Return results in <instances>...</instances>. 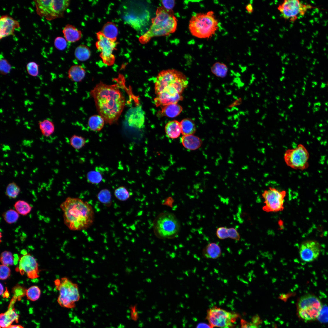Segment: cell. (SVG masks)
I'll list each match as a JSON object with an SVG mask.
<instances>
[{
    "mask_svg": "<svg viewBox=\"0 0 328 328\" xmlns=\"http://www.w3.org/2000/svg\"><path fill=\"white\" fill-rule=\"evenodd\" d=\"M15 210L19 214L26 216L31 211L32 207L26 201L23 200L17 201L14 205Z\"/></svg>",
    "mask_w": 328,
    "mask_h": 328,
    "instance_id": "obj_33",
    "label": "cell"
},
{
    "mask_svg": "<svg viewBox=\"0 0 328 328\" xmlns=\"http://www.w3.org/2000/svg\"><path fill=\"white\" fill-rule=\"evenodd\" d=\"M320 251V246L317 241L308 240L302 242L299 250V256L303 261L310 262L318 258Z\"/></svg>",
    "mask_w": 328,
    "mask_h": 328,
    "instance_id": "obj_15",
    "label": "cell"
},
{
    "mask_svg": "<svg viewBox=\"0 0 328 328\" xmlns=\"http://www.w3.org/2000/svg\"><path fill=\"white\" fill-rule=\"evenodd\" d=\"M104 35L108 39L116 42L118 34V29L114 22H108L103 26L101 31Z\"/></svg>",
    "mask_w": 328,
    "mask_h": 328,
    "instance_id": "obj_26",
    "label": "cell"
},
{
    "mask_svg": "<svg viewBox=\"0 0 328 328\" xmlns=\"http://www.w3.org/2000/svg\"><path fill=\"white\" fill-rule=\"evenodd\" d=\"M99 115L106 124L116 123L124 108L125 97L117 84L100 81L90 92Z\"/></svg>",
    "mask_w": 328,
    "mask_h": 328,
    "instance_id": "obj_1",
    "label": "cell"
},
{
    "mask_svg": "<svg viewBox=\"0 0 328 328\" xmlns=\"http://www.w3.org/2000/svg\"><path fill=\"white\" fill-rule=\"evenodd\" d=\"M202 254L207 259H216L220 257L221 254L220 246L215 243H210L203 249Z\"/></svg>",
    "mask_w": 328,
    "mask_h": 328,
    "instance_id": "obj_21",
    "label": "cell"
},
{
    "mask_svg": "<svg viewBox=\"0 0 328 328\" xmlns=\"http://www.w3.org/2000/svg\"><path fill=\"white\" fill-rule=\"evenodd\" d=\"M306 7L298 0H285L278 7L282 17L291 22L296 19L299 15L304 14Z\"/></svg>",
    "mask_w": 328,
    "mask_h": 328,
    "instance_id": "obj_14",
    "label": "cell"
},
{
    "mask_svg": "<svg viewBox=\"0 0 328 328\" xmlns=\"http://www.w3.org/2000/svg\"><path fill=\"white\" fill-rule=\"evenodd\" d=\"M60 207L63 213L64 223L71 231L86 230L93 223V207L80 198L68 197L61 203Z\"/></svg>",
    "mask_w": 328,
    "mask_h": 328,
    "instance_id": "obj_2",
    "label": "cell"
},
{
    "mask_svg": "<svg viewBox=\"0 0 328 328\" xmlns=\"http://www.w3.org/2000/svg\"><path fill=\"white\" fill-rule=\"evenodd\" d=\"M22 275L26 273L27 276L31 279L39 277L38 263L35 259L29 254L24 255L20 259L19 266L16 269Z\"/></svg>",
    "mask_w": 328,
    "mask_h": 328,
    "instance_id": "obj_16",
    "label": "cell"
},
{
    "mask_svg": "<svg viewBox=\"0 0 328 328\" xmlns=\"http://www.w3.org/2000/svg\"><path fill=\"white\" fill-rule=\"evenodd\" d=\"M39 125L42 134L46 137H48L52 134L55 129L53 122L48 119L39 121Z\"/></svg>",
    "mask_w": 328,
    "mask_h": 328,
    "instance_id": "obj_30",
    "label": "cell"
},
{
    "mask_svg": "<svg viewBox=\"0 0 328 328\" xmlns=\"http://www.w3.org/2000/svg\"><path fill=\"white\" fill-rule=\"evenodd\" d=\"M238 317V314L235 313L215 306L207 310L206 319L213 328H229L233 326Z\"/></svg>",
    "mask_w": 328,
    "mask_h": 328,
    "instance_id": "obj_11",
    "label": "cell"
},
{
    "mask_svg": "<svg viewBox=\"0 0 328 328\" xmlns=\"http://www.w3.org/2000/svg\"><path fill=\"white\" fill-rule=\"evenodd\" d=\"M327 86H328V84H327Z\"/></svg>",
    "mask_w": 328,
    "mask_h": 328,
    "instance_id": "obj_58",
    "label": "cell"
},
{
    "mask_svg": "<svg viewBox=\"0 0 328 328\" xmlns=\"http://www.w3.org/2000/svg\"><path fill=\"white\" fill-rule=\"evenodd\" d=\"M87 181L92 184H97L101 182L102 179V176L97 170H91L87 174Z\"/></svg>",
    "mask_w": 328,
    "mask_h": 328,
    "instance_id": "obj_40",
    "label": "cell"
},
{
    "mask_svg": "<svg viewBox=\"0 0 328 328\" xmlns=\"http://www.w3.org/2000/svg\"><path fill=\"white\" fill-rule=\"evenodd\" d=\"M14 258L10 252L5 251L1 255L0 261L2 265L6 266L12 265L14 263Z\"/></svg>",
    "mask_w": 328,
    "mask_h": 328,
    "instance_id": "obj_42",
    "label": "cell"
},
{
    "mask_svg": "<svg viewBox=\"0 0 328 328\" xmlns=\"http://www.w3.org/2000/svg\"><path fill=\"white\" fill-rule=\"evenodd\" d=\"M26 295L28 299L33 301L38 300L41 295V291L37 286H32L26 289Z\"/></svg>",
    "mask_w": 328,
    "mask_h": 328,
    "instance_id": "obj_39",
    "label": "cell"
},
{
    "mask_svg": "<svg viewBox=\"0 0 328 328\" xmlns=\"http://www.w3.org/2000/svg\"><path fill=\"white\" fill-rule=\"evenodd\" d=\"M286 192L280 191L272 187H269L262 194L264 199L265 205L263 210L267 212H276L282 211L284 209V199Z\"/></svg>",
    "mask_w": 328,
    "mask_h": 328,
    "instance_id": "obj_12",
    "label": "cell"
},
{
    "mask_svg": "<svg viewBox=\"0 0 328 328\" xmlns=\"http://www.w3.org/2000/svg\"><path fill=\"white\" fill-rule=\"evenodd\" d=\"M309 156L306 148L300 144L295 148L287 149L285 152L284 159L287 166L290 168L303 170L309 167Z\"/></svg>",
    "mask_w": 328,
    "mask_h": 328,
    "instance_id": "obj_10",
    "label": "cell"
},
{
    "mask_svg": "<svg viewBox=\"0 0 328 328\" xmlns=\"http://www.w3.org/2000/svg\"><path fill=\"white\" fill-rule=\"evenodd\" d=\"M97 198L100 202L106 206H110L111 203V196L108 189L101 190L98 193Z\"/></svg>",
    "mask_w": 328,
    "mask_h": 328,
    "instance_id": "obj_38",
    "label": "cell"
},
{
    "mask_svg": "<svg viewBox=\"0 0 328 328\" xmlns=\"http://www.w3.org/2000/svg\"><path fill=\"white\" fill-rule=\"evenodd\" d=\"M12 307L9 306V310L5 313H1L0 316L1 328H6L11 325L14 321L17 322L19 316L15 313Z\"/></svg>",
    "mask_w": 328,
    "mask_h": 328,
    "instance_id": "obj_22",
    "label": "cell"
},
{
    "mask_svg": "<svg viewBox=\"0 0 328 328\" xmlns=\"http://www.w3.org/2000/svg\"><path fill=\"white\" fill-rule=\"evenodd\" d=\"M211 71L212 72L217 76L224 77L227 74L228 68L224 63L217 62L212 66Z\"/></svg>",
    "mask_w": 328,
    "mask_h": 328,
    "instance_id": "obj_34",
    "label": "cell"
},
{
    "mask_svg": "<svg viewBox=\"0 0 328 328\" xmlns=\"http://www.w3.org/2000/svg\"><path fill=\"white\" fill-rule=\"evenodd\" d=\"M245 9L247 12L249 14H251L253 12L254 9L252 5L250 3H248L246 6Z\"/></svg>",
    "mask_w": 328,
    "mask_h": 328,
    "instance_id": "obj_52",
    "label": "cell"
},
{
    "mask_svg": "<svg viewBox=\"0 0 328 328\" xmlns=\"http://www.w3.org/2000/svg\"><path fill=\"white\" fill-rule=\"evenodd\" d=\"M86 74V71L81 65H75L72 66L68 72V77L72 81L80 82L82 80Z\"/></svg>",
    "mask_w": 328,
    "mask_h": 328,
    "instance_id": "obj_25",
    "label": "cell"
},
{
    "mask_svg": "<svg viewBox=\"0 0 328 328\" xmlns=\"http://www.w3.org/2000/svg\"><path fill=\"white\" fill-rule=\"evenodd\" d=\"M241 328H258L256 324V323L253 321L252 322H249L246 321L242 319L241 321Z\"/></svg>",
    "mask_w": 328,
    "mask_h": 328,
    "instance_id": "obj_49",
    "label": "cell"
},
{
    "mask_svg": "<svg viewBox=\"0 0 328 328\" xmlns=\"http://www.w3.org/2000/svg\"><path fill=\"white\" fill-rule=\"evenodd\" d=\"M14 256L15 258H14V263L15 265H16L17 264V261L19 260V258L17 254L14 255Z\"/></svg>",
    "mask_w": 328,
    "mask_h": 328,
    "instance_id": "obj_55",
    "label": "cell"
},
{
    "mask_svg": "<svg viewBox=\"0 0 328 328\" xmlns=\"http://www.w3.org/2000/svg\"><path fill=\"white\" fill-rule=\"evenodd\" d=\"M4 290V288L3 285L1 283H0V294L2 295V294Z\"/></svg>",
    "mask_w": 328,
    "mask_h": 328,
    "instance_id": "obj_56",
    "label": "cell"
},
{
    "mask_svg": "<svg viewBox=\"0 0 328 328\" xmlns=\"http://www.w3.org/2000/svg\"><path fill=\"white\" fill-rule=\"evenodd\" d=\"M21 253L24 255L27 254V252L26 250H22Z\"/></svg>",
    "mask_w": 328,
    "mask_h": 328,
    "instance_id": "obj_57",
    "label": "cell"
},
{
    "mask_svg": "<svg viewBox=\"0 0 328 328\" xmlns=\"http://www.w3.org/2000/svg\"><path fill=\"white\" fill-rule=\"evenodd\" d=\"M181 133L183 136L193 135L196 132L195 124L191 119L185 118L180 122Z\"/></svg>",
    "mask_w": 328,
    "mask_h": 328,
    "instance_id": "obj_31",
    "label": "cell"
},
{
    "mask_svg": "<svg viewBox=\"0 0 328 328\" xmlns=\"http://www.w3.org/2000/svg\"><path fill=\"white\" fill-rule=\"evenodd\" d=\"M20 28L17 20L8 15H2L0 19V39L14 35L15 30Z\"/></svg>",
    "mask_w": 328,
    "mask_h": 328,
    "instance_id": "obj_17",
    "label": "cell"
},
{
    "mask_svg": "<svg viewBox=\"0 0 328 328\" xmlns=\"http://www.w3.org/2000/svg\"><path fill=\"white\" fill-rule=\"evenodd\" d=\"M115 197L121 201H125L128 199L130 196V193L124 186H120L116 189L114 191Z\"/></svg>",
    "mask_w": 328,
    "mask_h": 328,
    "instance_id": "obj_41",
    "label": "cell"
},
{
    "mask_svg": "<svg viewBox=\"0 0 328 328\" xmlns=\"http://www.w3.org/2000/svg\"><path fill=\"white\" fill-rule=\"evenodd\" d=\"M126 114V119L129 126L138 128L143 126L145 122L144 114L140 106L131 108Z\"/></svg>",
    "mask_w": 328,
    "mask_h": 328,
    "instance_id": "obj_18",
    "label": "cell"
},
{
    "mask_svg": "<svg viewBox=\"0 0 328 328\" xmlns=\"http://www.w3.org/2000/svg\"><path fill=\"white\" fill-rule=\"evenodd\" d=\"M34 2L37 14L48 20L63 17L70 3L68 0H36Z\"/></svg>",
    "mask_w": 328,
    "mask_h": 328,
    "instance_id": "obj_8",
    "label": "cell"
},
{
    "mask_svg": "<svg viewBox=\"0 0 328 328\" xmlns=\"http://www.w3.org/2000/svg\"><path fill=\"white\" fill-rule=\"evenodd\" d=\"M96 36L97 41L95 46L101 52L100 57L106 65L109 66L113 65L115 58L113 52L116 50L117 43L106 37L101 31L97 32Z\"/></svg>",
    "mask_w": 328,
    "mask_h": 328,
    "instance_id": "obj_13",
    "label": "cell"
},
{
    "mask_svg": "<svg viewBox=\"0 0 328 328\" xmlns=\"http://www.w3.org/2000/svg\"><path fill=\"white\" fill-rule=\"evenodd\" d=\"M70 145L73 148L79 150L85 146L86 140L82 136L74 135L70 137Z\"/></svg>",
    "mask_w": 328,
    "mask_h": 328,
    "instance_id": "obj_35",
    "label": "cell"
},
{
    "mask_svg": "<svg viewBox=\"0 0 328 328\" xmlns=\"http://www.w3.org/2000/svg\"><path fill=\"white\" fill-rule=\"evenodd\" d=\"M6 328H24L22 326L18 325H11Z\"/></svg>",
    "mask_w": 328,
    "mask_h": 328,
    "instance_id": "obj_53",
    "label": "cell"
},
{
    "mask_svg": "<svg viewBox=\"0 0 328 328\" xmlns=\"http://www.w3.org/2000/svg\"><path fill=\"white\" fill-rule=\"evenodd\" d=\"M11 66L8 61L5 59H1L0 60V71L3 75L9 73L11 69Z\"/></svg>",
    "mask_w": 328,
    "mask_h": 328,
    "instance_id": "obj_45",
    "label": "cell"
},
{
    "mask_svg": "<svg viewBox=\"0 0 328 328\" xmlns=\"http://www.w3.org/2000/svg\"><path fill=\"white\" fill-rule=\"evenodd\" d=\"M105 121L100 115L95 114L90 116L88 121V127L91 130L100 131L103 128Z\"/></svg>",
    "mask_w": 328,
    "mask_h": 328,
    "instance_id": "obj_29",
    "label": "cell"
},
{
    "mask_svg": "<svg viewBox=\"0 0 328 328\" xmlns=\"http://www.w3.org/2000/svg\"><path fill=\"white\" fill-rule=\"evenodd\" d=\"M75 57L78 60L81 61H85L90 57L91 52L89 47L84 45L78 46L76 48L74 51Z\"/></svg>",
    "mask_w": 328,
    "mask_h": 328,
    "instance_id": "obj_32",
    "label": "cell"
},
{
    "mask_svg": "<svg viewBox=\"0 0 328 328\" xmlns=\"http://www.w3.org/2000/svg\"><path fill=\"white\" fill-rule=\"evenodd\" d=\"M39 65L33 61L28 63L26 65V69L28 73L33 77L37 76L39 74Z\"/></svg>",
    "mask_w": 328,
    "mask_h": 328,
    "instance_id": "obj_43",
    "label": "cell"
},
{
    "mask_svg": "<svg viewBox=\"0 0 328 328\" xmlns=\"http://www.w3.org/2000/svg\"><path fill=\"white\" fill-rule=\"evenodd\" d=\"M63 33L67 41L76 42L80 39L82 36L81 32L73 26L68 24L63 28Z\"/></svg>",
    "mask_w": 328,
    "mask_h": 328,
    "instance_id": "obj_20",
    "label": "cell"
},
{
    "mask_svg": "<svg viewBox=\"0 0 328 328\" xmlns=\"http://www.w3.org/2000/svg\"><path fill=\"white\" fill-rule=\"evenodd\" d=\"M11 270L10 268L5 265H1L0 267V279L5 280L10 276Z\"/></svg>",
    "mask_w": 328,
    "mask_h": 328,
    "instance_id": "obj_47",
    "label": "cell"
},
{
    "mask_svg": "<svg viewBox=\"0 0 328 328\" xmlns=\"http://www.w3.org/2000/svg\"><path fill=\"white\" fill-rule=\"evenodd\" d=\"M323 306L321 301L316 296L305 294L298 301V314L299 318L306 322L316 321L319 317Z\"/></svg>",
    "mask_w": 328,
    "mask_h": 328,
    "instance_id": "obj_7",
    "label": "cell"
},
{
    "mask_svg": "<svg viewBox=\"0 0 328 328\" xmlns=\"http://www.w3.org/2000/svg\"><path fill=\"white\" fill-rule=\"evenodd\" d=\"M153 227L154 232L157 237L172 238L179 234L180 225L174 214L166 212L160 213L156 217L153 221Z\"/></svg>",
    "mask_w": 328,
    "mask_h": 328,
    "instance_id": "obj_6",
    "label": "cell"
},
{
    "mask_svg": "<svg viewBox=\"0 0 328 328\" xmlns=\"http://www.w3.org/2000/svg\"><path fill=\"white\" fill-rule=\"evenodd\" d=\"M188 84L186 77L182 72L175 69L163 70L156 77L155 92L157 95L162 93L173 95L181 94Z\"/></svg>",
    "mask_w": 328,
    "mask_h": 328,
    "instance_id": "obj_4",
    "label": "cell"
},
{
    "mask_svg": "<svg viewBox=\"0 0 328 328\" xmlns=\"http://www.w3.org/2000/svg\"><path fill=\"white\" fill-rule=\"evenodd\" d=\"M216 235L220 239L223 240L229 238L236 240L238 237L239 234L234 228H227L225 227L218 228L216 231Z\"/></svg>",
    "mask_w": 328,
    "mask_h": 328,
    "instance_id": "obj_28",
    "label": "cell"
},
{
    "mask_svg": "<svg viewBox=\"0 0 328 328\" xmlns=\"http://www.w3.org/2000/svg\"><path fill=\"white\" fill-rule=\"evenodd\" d=\"M219 27V22L212 11L192 15L188 26L192 35L199 39H208L211 37L216 33Z\"/></svg>",
    "mask_w": 328,
    "mask_h": 328,
    "instance_id": "obj_5",
    "label": "cell"
},
{
    "mask_svg": "<svg viewBox=\"0 0 328 328\" xmlns=\"http://www.w3.org/2000/svg\"><path fill=\"white\" fill-rule=\"evenodd\" d=\"M20 190L19 186L15 182H12L6 187V194L9 198L15 199L19 195Z\"/></svg>",
    "mask_w": 328,
    "mask_h": 328,
    "instance_id": "obj_37",
    "label": "cell"
},
{
    "mask_svg": "<svg viewBox=\"0 0 328 328\" xmlns=\"http://www.w3.org/2000/svg\"><path fill=\"white\" fill-rule=\"evenodd\" d=\"M152 24L145 33L139 38L141 43L144 44L154 37L168 35L176 30L177 19L172 10L163 7H158L155 16L152 20Z\"/></svg>",
    "mask_w": 328,
    "mask_h": 328,
    "instance_id": "obj_3",
    "label": "cell"
},
{
    "mask_svg": "<svg viewBox=\"0 0 328 328\" xmlns=\"http://www.w3.org/2000/svg\"><path fill=\"white\" fill-rule=\"evenodd\" d=\"M163 7L167 10H171L174 7L175 1L173 0H165L161 1Z\"/></svg>",
    "mask_w": 328,
    "mask_h": 328,
    "instance_id": "obj_48",
    "label": "cell"
},
{
    "mask_svg": "<svg viewBox=\"0 0 328 328\" xmlns=\"http://www.w3.org/2000/svg\"><path fill=\"white\" fill-rule=\"evenodd\" d=\"M2 216L5 221L10 224L15 223L19 217L18 213L15 210L12 209L8 210L4 212Z\"/></svg>",
    "mask_w": 328,
    "mask_h": 328,
    "instance_id": "obj_36",
    "label": "cell"
},
{
    "mask_svg": "<svg viewBox=\"0 0 328 328\" xmlns=\"http://www.w3.org/2000/svg\"><path fill=\"white\" fill-rule=\"evenodd\" d=\"M56 289L59 292L57 301L62 306L73 308L75 302L80 299V296L77 284L73 283L67 278L64 277L55 282Z\"/></svg>",
    "mask_w": 328,
    "mask_h": 328,
    "instance_id": "obj_9",
    "label": "cell"
},
{
    "mask_svg": "<svg viewBox=\"0 0 328 328\" xmlns=\"http://www.w3.org/2000/svg\"><path fill=\"white\" fill-rule=\"evenodd\" d=\"M182 110V107L177 104H171L164 106L157 115L158 116L174 118L179 115Z\"/></svg>",
    "mask_w": 328,
    "mask_h": 328,
    "instance_id": "obj_24",
    "label": "cell"
},
{
    "mask_svg": "<svg viewBox=\"0 0 328 328\" xmlns=\"http://www.w3.org/2000/svg\"><path fill=\"white\" fill-rule=\"evenodd\" d=\"M131 319L134 321H136L138 318V313L136 306H132L130 307Z\"/></svg>",
    "mask_w": 328,
    "mask_h": 328,
    "instance_id": "obj_50",
    "label": "cell"
},
{
    "mask_svg": "<svg viewBox=\"0 0 328 328\" xmlns=\"http://www.w3.org/2000/svg\"><path fill=\"white\" fill-rule=\"evenodd\" d=\"M196 328H213L209 324L205 323H199L197 326Z\"/></svg>",
    "mask_w": 328,
    "mask_h": 328,
    "instance_id": "obj_51",
    "label": "cell"
},
{
    "mask_svg": "<svg viewBox=\"0 0 328 328\" xmlns=\"http://www.w3.org/2000/svg\"><path fill=\"white\" fill-rule=\"evenodd\" d=\"M54 45L56 49L60 50H63L66 49L67 46V40L65 38L58 36L56 38L54 41Z\"/></svg>",
    "mask_w": 328,
    "mask_h": 328,
    "instance_id": "obj_46",
    "label": "cell"
},
{
    "mask_svg": "<svg viewBox=\"0 0 328 328\" xmlns=\"http://www.w3.org/2000/svg\"><path fill=\"white\" fill-rule=\"evenodd\" d=\"M2 295L3 297L8 298L9 296V294L8 290L7 289V288H6V289L5 292L2 294Z\"/></svg>",
    "mask_w": 328,
    "mask_h": 328,
    "instance_id": "obj_54",
    "label": "cell"
},
{
    "mask_svg": "<svg viewBox=\"0 0 328 328\" xmlns=\"http://www.w3.org/2000/svg\"><path fill=\"white\" fill-rule=\"evenodd\" d=\"M181 140L183 146L186 149L191 150L198 149L202 144L201 139L193 135L183 136Z\"/></svg>",
    "mask_w": 328,
    "mask_h": 328,
    "instance_id": "obj_23",
    "label": "cell"
},
{
    "mask_svg": "<svg viewBox=\"0 0 328 328\" xmlns=\"http://www.w3.org/2000/svg\"><path fill=\"white\" fill-rule=\"evenodd\" d=\"M165 130L169 138L172 139L177 138L181 133L180 123L176 120L170 121L166 125Z\"/></svg>",
    "mask_w": 328,
    "mask_h": 328,
    "instance_id": "obj_27",
    "label": "cell"
},
{
    "mask_svg": "<svg viewBox=\"0 0 328 328\" xmlns=\"http://www.w3.org/2000/svg\"><path fill=\"white\" fill-rule=\"evenodd\" d=\"M26 289L25 287L17 284L12 288V292L14 294V296L20 300L26 294Z\"/></svg>",
    "mask_w": 328,
    "mask_h": 328,
    "instance_id": "obj_44",
    "label": "cell"
},
{
    "mask_svg": "<svg viewBox=\"0 0 328 328\" xmlns=\"http://www.w3.org/2000/svg\"><path fill=\"white\" fill-rule=\"evenodd\" d=\"M182 99L183 97L181 94L174 95L167 93H162L157 95L154 99V101L157 107L164 106L171 104H177Z\"/></svg>",
    "mask_w": 328,
    "mask_h": 328,
    "instance_id": "obj_19",
    "label": "cell"
}]
</instances>
